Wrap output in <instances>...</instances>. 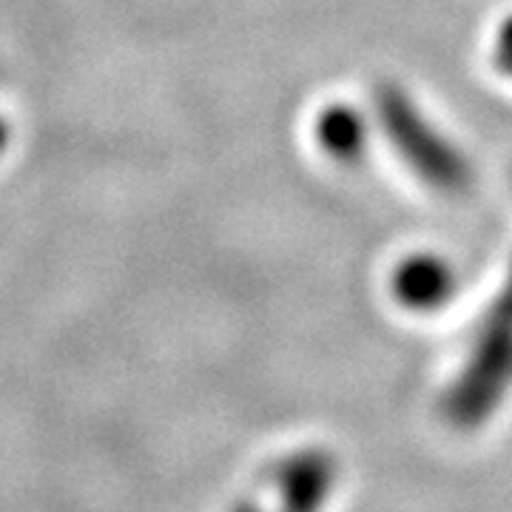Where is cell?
Here are the masks:
<instances>
[{"label": "cell", "mask_w": 512, "mask_h": 512, "mask_svg": "<svg viewBox=\"0 0 512 512\" xmlns=\"http://www.w3.org/2000/svg\"><path fill=\"white\" fill-rule=\"evenodd\" d=\"M316 134H319L322 148L336 160H356L367 143V128L362 117L348 106H330L328 111H322L316 123Z\"/></svg>", "instance_id": "cell-5"}, {"label": "cell", "mask_w": 512, "mask_h": 512, "mask_svg": "<svg viewBox=\"0 0 512 512\" xmlns=\"http://www.w3.org/2000/svg\"><path fill=\"white\" fill-rule=\"evenodd\" d=\"M495 57H498V66L507 74H512V18L501 26L498 32V43H495Z\"/></svg>", "instance_id": "cell-6"}, {"label": "cell", "mask_w": 512, "mask_h": 512, "mask_svg": "<svg viewBox=\"0 0 512 512\" xmlns=\"http://www.w3.org/2000/svg\"><path fill=\"white\" fill-rule=\"evenodd\" d=\"M453 282V268L439 256H410L393 279L396 296L416 311H433L441 302H447V296L456 288Z\"/></svg>", "instance_id": "cell-3"}, {"label": "cell", "mask_w": 512, "mask_h": 512, "mask_svg": "<svg viewBox=\"0 0 512 512\" xmlns=\"http://www.w3.org/2000/svg\"><path fill=\"white\" fill-rule=\"evenodd\" d=\"M512 384V271L481 322L470 359L453 384L447 407L458 424H481Z\"/></svg>", "instance_id": "cell-1"}, {"label": "cell", "mask_w": 512, "mask_h": 512, "mask_svg": "<svg viewBox=\"0 0 512 512\" xmlns=\"http://www.w3.org/2000/svg\"><path fill=\"white\" fill-rule=\"evenodd\" d=\"M3 143H6V126H3V120H0V151H3Z\"/></svg>", "instance_id": "cell-7"}, {"label": "cell", "mask_w": 512, "mask_h": 512, "mask_svg": "<svg viewBox=\"0 0 512 512\" xmlns=\"http://www.w3.org/2000/svg\"><path fill=\"white\" fill-rule=\"evenodd\" d=\"M333 481V461L325 453H299L279 470V487L288 507H316Z\"/></svg>", "instance_id": "cell-4"}, {"label": "cell", "mask_w": 512, "mask_h": 512, "mask_svg": "<svg viewBox=\"0 0 512 512\" xmlns=\"http://www.w3.org/2000/svg\"><path fill=\"white\" fill-rule=\"evenodd\" d=\"M379 117L407 165L436 188L458 191L470 180V168L456 148L421 117L399 89L379 92Z\"/></svg>", "instance_id": "cell-2"}]
</instances>
